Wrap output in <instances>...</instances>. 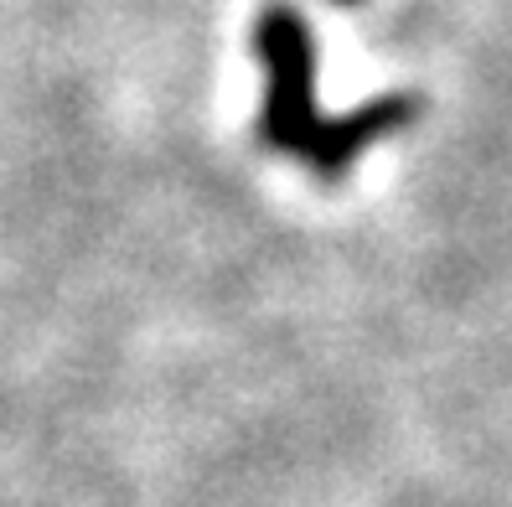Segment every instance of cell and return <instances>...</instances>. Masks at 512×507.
<instances>
[{
  "mask_svg": "<svg viewBox=\"0 0 512 507\" xmlns=\"http://www.w3.org/2000/svg\"><path fill=\"white\" fill-rule=\"evenodd\" d=\"M254 57L264 68L259 140L275 145V151L300 156L326 182H337L373 140L399 130L414 114L409 99H378L357 114L321 119V109H316V37H311L306 16L295 6H285V0H275L254 21Z\"/></svg>",
  "mask_w": 512,
  "mask_h": 507,
  "instance_id": "cell-1",
  "label": "cell"
}]
</instances>
